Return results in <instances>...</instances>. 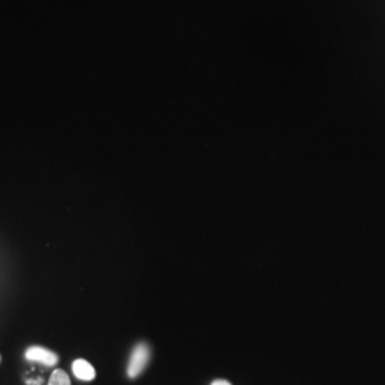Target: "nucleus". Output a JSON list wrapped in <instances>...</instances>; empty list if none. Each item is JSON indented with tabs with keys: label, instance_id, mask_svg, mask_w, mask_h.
Returning <instances> with one entry per match:
<instances>
[{
	"label": "nucleus",
	"instance_id": "1",
	"mask_svg": "<svg viewBox=\"0 0 385 385\" xmlns=\"http://www.w3.org/2000/svg\"><path fill=\"white\" fill-rule=\"evenodd\" d=\"M150 359V350L146 344H139L134 350L133 354L130 357V363L127 367V375L130 378H136L139 377L143 370L146 368L147 363Z\"/></svg>",
	"mask_w": 385,
	"mask_h": 385
},
{
	"label": "nucleus",
	"instance_id": "2",
	"mask_svg": "<svg viewBox=\"0 0 385 385\" xmlns=\"http://www.w3.org/2000/svg\"><path fill=\"white\" fill-rule=\"evenodd\" d=\"M24 357H26V360L40 363L46 367L56 366L59 361V357L56 352H53V351H50L44 347H39V345H32L27 348L24 352Z\"/></svg>",
	"mask_w": 385,
	"mask_h": 385
},
{
	"label": "nucleus",
	"instance_id": "3",
	"mask_svg": "<svg viewBox=\"0 0 385 385\" xmlns=\"http://www.w3.org/2000/svg\"><path fill=\"white\" fill-rule=\"evenodd\" d=\"M72 370H73L74 377L81 379V381H93L96 378L95 367L83 359L74 360L73 364H72Z\"/></svg>",
	"mask_w": 385,
	"mask_h": 385
},
{
	"label": "nucleus",
	"instance_id": "4",
	"mask_svg": "<svg viewBox=\"0 0 385 385\" xmlns=\"http://www.w3.org/2000/svg\"><path fill=\"white\" fill-rule=\"evenodd\" d=\"M47 385H72L69 375L63 370H54L49 378Z\"/></svg>",
	"mask_w": 385,
	"mask_h": 385
},
{
	"label": "nucleus",
	"instance_id": "5",
	"mask_svg": "<svg viewBox=\"0 0 385 385\" xmlns=\"http://www.w3.org/2000/svg\"><path fill=\"white\" fill-rule=\"evenodd\" d=\"M211 385H231L229 381H226V379H215Z\"/></svg>",
	"mask_w": 385,
	"mask_h": 385
},
{
	"label": "nucleus",
	"instance_id": "6",
	"mask_svg": "<svg viewBox=\"0 0 385 385\" xmlns=\"http://www.w3.org/2000/svg\"><path fill=\"white\" fill-rule=\"evenodd\" d=\"M0 360H2V359H0Z\"/></svg>",
	"mask_w": 385,
	"mask_h": 385
}]
</instances>
